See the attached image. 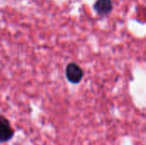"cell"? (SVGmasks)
<instances>
[{
	"mask_svg": "<svg viewBox=\"0 0 146 145\" xmlns=\"http://www.w3.org/2000/svg\"><path fill=\"white\" fill-rule=\"evenodd\" d=\"M14 130L9 121L3 116L0 115V143L9 141L14 137Z\"/></svg>",
	"mask_w": 146,
	"mask_h": 145,
	"instance_id": "1",
	"label": "cell"
},
{
	"mask_svg": "<svg viewBox=\"0 0 146 145\" xmlns=\"http://www.w3.org/2000/svg\"><path fill=\"white\" fill-rule=\"evenodd\" d=\"M66 76L71 83L76 84L81 80L83 77V71L77 64L70 63L66 68Z\"/></svg>",
	"mask_w": 146,
	"mask_h": 145,
	"instance_id": "2",
	"label": "cell"
},
{
	"mask_svg": "<svg viewBox=\"0 0 146 145\" xmlns=\"http://www.w3.org/2000/svg\"><path fill=\"white\" fill-rule=\"evenodd\" d=\"M94 9L99 15L109 14L112 9V2L111 0H97Z\"/></svg>",
	"mask_w": 146,
	"mask_h": 145,
	"instance_id": "3",
	"label": "cell"
}]
</instances>
